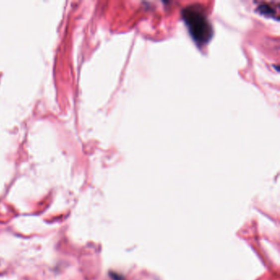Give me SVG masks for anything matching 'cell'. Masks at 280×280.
<instances>
[{
	"label": "cell",
	"mask_w": 280,
	"mask_h": 280,
	"mask_svg": "<svg viewBox=\"0 0 280 280\" xmlns=\"http://www.w3.org/2000/svg\"><path fill=\"white\" fill-rule=\"evenodd\" d=\"M182 14L193 40L198 45H206L213 36V28L205 12L200 7L189 6Z\"/></svg>",
	"instance_id": "obj_1"
},
{
	"label": "cell",
	"mask_w": 280,
	"mask_h": 280,
	"mask_svg": "<svg viewBox=\"0 0 280 280\" xmlns=\"http://www.w3.org/2000/svg\"><path fill=\"white\" fill-rule=\"evenodd\" d=\"M258 10L259 12L262 13V14H265L266 16H268V17H275V14H276V10L273 9L271 6H269L268 4H263L261 5L258 7Z\"/></svg>",
	"instance_id": "obj_2"
}]
</instances>
